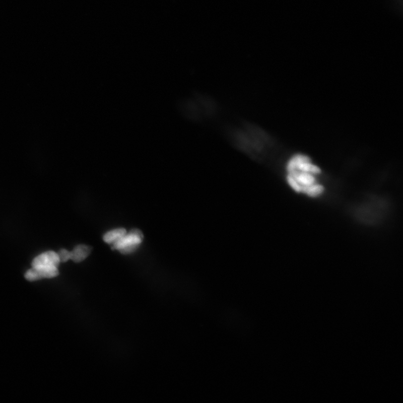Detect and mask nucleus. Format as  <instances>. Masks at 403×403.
I'll use <instances>...</instances> for the list:
<instances>
[{
	"label": "nucleus",
	"mask_w": 403,
	"mask_h": 403,
	"mask_svg": "<svg viewBox=\"0 0 403 403\" xmlns=\"http://www.w3.org/2000/svg\"><path fill=\"white\" fill-rule=\"evenodd\" d=\"M324 191L323 186L315 183L309 186H302L301 192L309 195L310 197H316L323 193Z\"/></svg>",
	"instance_id": "8"
},
{
	"label": "nucleus",
	"mask_w": 403,
	"mask_h": 403,
	"mask_svg": "<svg viewBox=\"0 0 403 403\" xmlns=\"http://www.w3.org/2000/svg\"><path fill=\"white\" fill-rule=\"evenodd\" d=\"M59 275L58 268H33L25 275L26 280L30 282L43 279H52Z\"/></svg>",
	"instance_id": "4"
},
{
	"label": "nucleus",
	"mask_w": 403,
	"mask_h": 403,
	"mask_svg": "<svg viewBox=\"0 0 403 403\" xmlns=\"http://www.w3.org/2000/svg\"><path fill=\"white\" fill-rule=\"evenodd\" d=\"M286 170L287 173L297 170L312 175L319 174L321 171L318 166L311 163L308 156L301 154L296 155L290 159L287 164Z\"/></svg>",
	"instance_id": "2"
},
{
	"label": "nucleus",
	"mask_w": 403,
	"mask_h": 403,
	"mask_svg": "<svg viewBox=\"0 0 403 403\" xmlns=\"http://www.w3.org/2000/svg\"><path fill=\"white\" fill-rule=\"evenodd\" d=\"M57 254L60 262H65L71 259V251L67 250H60Z\"/></svg>",
	"instance_id": "10"
},
{
	"label": "nucleus",
	"mask_w": 403,
	"mask_h": 403,
	"mask_svg": "<svg viewBox=\"0 0 403 403\" xmlns=\"http://www.w3.org/2000/svg\"><path fill=\"white\" fill-rule=\"evenodd\" d=\"M144 235L138 229H133L128 234H125L113 244V248L119 250L121 253L128 254L138 249Z\"/></svg>",
	"instance_id": "1"
},
{
	"label": "nucleus",
	"mask_w": 403,
	"mask_h": 403,
	"mask_svg": "<svg viewBox=\"0 0 403 403\" xmlns=\"http://www.w3.org/2000/svg\"><path fill=\"white\" fill-rule=\"evenodd\" d=\"M60 261L57 253L52 251L45 252L35 258L33 268H58Z\"/></svg>",
	"instance_id": "3"
},
{
	"label": "nucleus",
	"mask_w": 403,
	"mask_h": 403,
	"mask_svg": "<svg viewBox=\"0 0 403 403\" xmlns=\"http://www.w3.org/2000/svg\"><path fill=\"white\" fill-rule=\"evenodd\" d=\"M126 234V230L120 228L108 232L104 236V240L108 244H114Z\"/></svg>",
	"instance_id": "7"
},
{
	"label": "nucleus",
	"mask_w": 403,
	"mask_h": 403,
	"mask_svg": "<svg viewBox=\"0 0 403 403\" xmlns=\"http://www.w3.org/2000/svg\"><path fill=\"white\" fill-rule=\"evenodd\" d=\"M91 248L85 245H79L76 246L74 249L71 251V259L76 263H80L83 261L90 253Z\"/></svg>",
	"instance_id": "6"
},
{
	"label": "nucleus",
	"mask_w": 403,
	"mask_h": 403,
	"mask_svg": "<svg viewBox=\"0 0 403 403\" xmlns=\"http://www.w3.org/2000/svg\"><path fill=\"white\" fill-rule=\"evenodd\" d=\"M286 179L287 183H288L292 189H294L297 193L301 192V186L296 182V181L293 178H292L289 175H287Z\"/></svg>",
	"instance_id": "9"
},
{
	"label": "nucleus",
	"mask_w": 403,
	"mask_h": 403,
	"mask_svg": "<svg viewBox=\"0 0 403 403\" xmlns=\"http://www.w3.org/2000/svg\"><path fill=\"white\" fill-rule=\"evenodd\" d=\"M287 175L293 178L297 183L302 186H309L316 183L314 176L311 174L301 172L297 170H293L287 173Z\"/></svg>",
	"instance_id": "5"
}]
</instances>
